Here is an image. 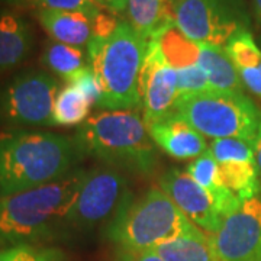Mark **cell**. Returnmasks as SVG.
<instances>
[{
    "label": "cell",
    "instance_id": "cell-8",
    "mask_svg": "<svg viewBox=\"0 0 261 261\" xmlns=\"http://www.w3.org/2000/svg\"><path fill=\"white\" fill-rule=\"evenodd\" d=\"M58 83L44 71L31 70L16 75L0 89V123L51 126Z\"/></svg>",
    "mask_w": 261,
    "mask_h": 261
},
{
    "label": "cell",
    "instance_id": "cell-34",
    "mask_svg": "<svg viewBox=\"0 0 261 261\" xmlns=\"http://www.w3.org/2000/svg\"><path fill=\"white\" fill-rule=\"evenodd\" d=\"M0 2H5L8 5H20L23 2H28V0H0Z\"/></svg>",
    "mask_w": 261,
    "mask_h": 261
},
{
    "label": "cell",
    "instance_id": "cell-17",
    "mask_svg": "<svg viewBox=\"0 0 261 261\" xmlns=\"http://www.w3.org/2000/svg\"><path fill=\"white\" fill-rule=\"evenodd\" d=\"M37 16L41 27L57 42L80 48L93 38V22L83 13L39 9Z\"/></svg>",
    "mask_w": 261,
    "mask_h": 261
},
{
    "label": "cell",
    "instance_id": "cell-9",
    "mask_svg": "<svg viewBox=\"0 0 261 261\" xmlns=\"http://www.w3.org/2000/svg\"><path fill=\"white\" fill-rule=\"evenodd\" d=\"M132 199L126 178L112 167L86 171L73 207L67 218V228L90 229L112 221Z\"/></svg>",
    "mask_w": 261,
    "mask_h": 261
},
{
    "label": "cell",
    "instance_id": "cell-24",
    "mask_svg": "<svg viewBox=\"0 0 261 261\" xmlns=\"http://www.w3.org/2000/svg\"><path fill=\"white\" fill-rule=\"evenodd\" d=\"M41 61L48 70L63 77L65 82H68L73 75L86 67L82 48L61 44L57 41H51L45 45Z\"/></svg>",
    "mask_w": 261,
    "mask_h": 261
},
{
    "label": "cell",
    "instance_id": "cell-2",
    "mask_svg": "<svg viewBox=\"0 0 261 261\" xmlns=\"http://www.w3.org/2000/svg\"><path fill=\"white\" fill-rule=\"evenodd\" d=\"M74 140L44 130L0 134V195L44 186L64 177L79 160Z\"/></svg>",
    "mask_w": 261,
    "mask_h": 261
},
{
    "label": "cell",
    "instance_id": "cell-14",
    "mask_svg": "<svg viewBox=\"0 0 261 261\" xmlns=\"http://www.w3.org/2000/svg\"><path fill=\"white\" fill-rule=\"evenodd\" d=\"M148 132L155 147L173 159H197L209 148L202 134L176 116L154 123Z\"/></svg>",
    "mask_w": 261,
    "mask_h": 261
},
{
    "label": "cell",
    "instance_id": "cell-7",
    "mask_svg": "<svg viewBox=\"0 0 261 261\" xmlns=\"http://www.w3.org/2000/svg\"><path fill=\"white\" fill-rule=\"evenodd\" d=\"M174 18L192 41L221 48L235 34L250 29L245 0H176Z\"/></svg>",
    "mask_w": 261,
    "mask_h": 261
},
{
    "label": "cell",
    "instance_id": "cell-4",
    "mask_svg": "<svg viewBox=\"0 0 261 261\" xmlns=\"http://www.w3.org/2000/svg\"><path fill=\"white\" fill-rule=\"evenodd\" d=\"M147 44L128 22H121L108 38L90 39L87 57L102 93L99 109L140 112V79Z\"/></svg>",
    "mask_w": 261,
    "mask_h": 261
},
{
    "label": "cell",
    "instance_id": "cell-23",
    "mask_svg": "<svg viewBox=\"0 0 261 261\" xmlns=\"http://www.w3.org/2000/svg\"><path fill=\"white\" fill-rule=\"evenodd\" d=\"M90 108L92 105L87 102L83 93L73 84H67L57 94L51 126L82 125L89 118Z\"/></svg>",
    "mask_w": 261,
    "mask_h": 261
},
{
    "label": "cell",
    "instance_id": "cell-25",
    "mask_svg": "<svg viewBox=\"0 0 261 261\" xmlns=\"http://www.w3.org/2000/svg\"><path fill=\"white\" fill-rule=\"evenodd\" d=\"M0 261H65V255L54 247L20 244L2 248Z\"/></svg>",
    "mask_w": 261,
    "mask_h": 261
},
{
    "label": "cell",
    "instance_id": "cell-28",
    "mask_svg": "<svg viewBox=\"0 0 261 261\" xmlns=\"http://www.w3.org/2000/svg\"><path fill=\"white\" fill-rule=\"evenodd\" d=\"M67 84H73L75 86L83 96L87 99V102L93 106H97V103L100 100V87L97 83V79L94 75L93 70L90 68V65H86L83 70H80L77 74H74Z\"/></svg>",
    "mask_w": 261,
    "mask_h": 261
},
{
    "label": "cell",
    "instance_id": "cell-13",
    "mask_svg": "<svg viewBox=\"0 0 261 261\" xmlns=\"http://www.w3.org/2000/svg\"><path fill=\"white\" fill-rule=\"evenodd\" d=\"M159 187L176 203L193 224L206 235L214 233L222 221L212 197L185 170L171 168L160 178Z\"/></svg>",
    "mask_w": 261,
    "mask_h": 261
},
{
    "label": "cell",
    "instance_id": "cell-22",
    "mask_svg": "<svg viewBox=\"0 0 261 261\" xmlns=\"http://www.w3.org/2000/svg\"><path fill=\"white\" fill-rule=\"evenodd\" d=\"M163 56L176 71L199 64L200 44L185 35L177 25L167 28L157 39Z\"/></svg>",
    "mask_w": 261,
    "mask_h": 261
},
{
    "label": "cell",
    "instance_id": "cell-31",
    "mask_svg": "<svg viewBox=\"0 0 261 261\" xmlns=\"http://www.w3.org/2000/svg\"><path fill=\"white\" fill-rule=\"evenodd\" d=\"M103 9H109L112 12H122L126 8V0H96Z\"/></svg>",
    "mask_w": 261,
    "mask_h": 261
},
{
    "label": "cell",
    "instance_id": "cell-27",
    "mask_svg": "<svg viewBox=\"0 0 261 261\" xmlns=\"http://www.w3.org/2000/svg\"><path fill=\"white\" fill-rule=\"evenodd\" d=\"M177 79L178 97L214 90L211 83H209V80H207V75L203 71V68L200 67V64L177 71Z\"/></svg>",
    "mask_w": 261,
    "mask_h": 261
},
{
    "label": "cell",
    "instance_id": "cell-30",
    "mask_svg": "<svg viewBox=\"0 0 261 261\" xmlns=\"http://www.w3.org/2000/svg\"><path fill=\"white\" fill-rule=\"evenodd\" d=\"M128 255H129V261H166L154 251L135 252V254H128Z\"/></svg>",
    "mask_w": 261,
    "mask_h": 261
},
{
    "label": "cell",
    "instance_id": "cell-12",
    "mask_svg": "<svg viewBox=\"0 0 261 261\" xmlns=\"http://www.w3.org/2000/svg\"><path fill=\"white\" fill-rule=\"evenodd\" d=\"M207 151L218 164L221 180L241 202L260 192L258 168L252 144L241 140H214Z\"/></svg>",
    "mask_w": 261,
    "mask_h": 261
},
{
    "label": "cell",
    "instance_id": "cell-18",
    "mask_svg": "<svg viewBox=\"0 0 261 261\" xmlns=\"http://www.w3.org/2000/svg\"><path fill=\"white\" fill-rule=\"evenodd\" d=\"M224 49L244 87L261 99V47L255 42L250 29L235 34Z\"/></svg>",
    "mask_w": 261,
    "mask_h": 261
},
{
    "label": "cell",
    "instance_id": "cell-35",
    "mask_svg": "<svg viewBox=\"0 0 261 261\" xmlns=\"http://www.w3.org/2000/svg\"><path fill=\"white\" fill-rule=\"evenodd\" d=\"M260 47H261V37H260Z\"/></svg>",
    "mask_w": 261,
    "mask_h": 261
},
{
    "label": "cell",
    "instance_id": "cell-5",
    "mask_svg": "<svg viewBox=\"0 0 261 261\" xmlns=\"http://www.w3.org/2000/svg\"><path fill=\"white\" fill-rule=\"evenodd\" d=\"M200 232L160 187L130 199L111 221L108 237L128 254L151 251L161 244Z\"/></svg>",
    "mask_w": 261,
    "mask_h": 261
},
{
    "label": "cell",
    "instance_id": "cell-11",
    "mask_svg": "<svg viewBox=\"0 0 261 261\" xmlns=\"http://www.w3.org/2000/svg\"><path fill=\"white\" fill-rule=\"evenodd\" d=\"M141 112L148 129L174 115L178 99L177 71L168 64L157 41H149L141 70Z\"/></svg>",
    "mask_w": 261,
    "mask_h": 261
},
{
    "label": "cell",
    "instance_id": "cell-33",
    "mask_svg": "<svg viewBox=\"0 0 261 261\" xmlns=\"http://www.w3.org/2000/svg\"><path fill=\"white\" fill-rule=\"evenodd\" d=\"M254 10H255V16L261 23V0H254Z\"/></svg>",
    "mask_w": 261,
    "mask_h": 261
},
{
    "label": "cell",
    "instance_id": "cell-19",
    "mask_svg": "<svg viewBox=\"0 0 261 261\" xmlns=\"http://www.w3.org/2000/svg\"><path fill=\"white\" fill-rule=\"evenodd\" d=\"M187 174L195 180L202 189H205L207 195L212 197L214 205L218 214L222 218L231 214L237 207L243 203L232 192L225 186L221 180L218 164L211 155L209 151H206L203 155L195 159L186 167Z\"/></svg>",
    "mask_w": 261,
    "mask_h": 261
},
{
    "label": "cell",
    "instance_id": "cell-3",
    "mask_svg": "<svg viewBox=\"0 0 261 261\" xmlns=\"http://www.w3.org/2000/svg\"><path fill=\"white\" fill-rule=\"evenodd\" d=\"M74 144L87 154L134 173L148 174L157 166V147L138 111H102L79 125Z\"/></svg>",
    "mask_w": 261,
    "mask_h": 261
},
{
    "label": "cell",
    "instance_id": "cell-15",
    "mask_svg": "<svg viewBox=\"0 0 261 261\" xmlns=\"http://www.w3.org/2000/svg\"><path fill=\"white\" fill-rule=\"evenodd\" d=\"M34 47L31 25L19 15L0 13V74L16 68Z\"/></svg>",
    "mask_w": 261,
    "mask_h": 261
},
{
    "label": "cell",
    "instance_id": "cell-26",
    "mask_svg": "<svg viewBox=\"0 0 261 261\" xmlns=\"http://www.w3.org/2000/svg\"><path fill=\"white\" fill-rule=\"evenodd\" d=\"M32 2L41 9L61 10V12H75L83 13L87 18L93 19L102 13V6L96 0H28Z\"/></svg>",
    "mask_w": 261,
    "mask_h": 261
},
{
    "label": "cell",
    "instance_id": "cell-29",
    "mask_svg": "<svg viewBox=\"0 0 261 261\" xmlns=\"http://www.w3.org/2000/svg\"><path fill=\"white\" fill-rule=\"evenodd\" d=\"M119 20L109 15V13H100L99 16L93 19V37L97 38H108L112 35L119 27Z\"/></svg>",
    "mask_w": 261,
    "mask_h": 261
},
{
    "label": "cell",
    "instance_id": "cell-21",
    "mask_svg": "<svg viewBox=\"0 0 261 261\" xmlns=\"http://www.w3.org/2000/svg\"><path fill=\"white\" fill-rule=\"evenodd\" d=\"M151 251L166 261H219L209 237L202 231L167 241Z\"/></svg>",
    "mask_w": 261,
    "mask_h": 261
},
{
    "label": "cell",
    "instance_id": "cell-20",
    "mask_svg": "<svg viewBox=\"0 0 261 261\" xmlns=\"http://www.w3.org/2000/svg\"><path fill=\"white\" fill-rule=\"evenodd\" d=\"M199 64L207 75L214 90L226 93H244V84L232 61L224 48L211 44H200Z\"/></svg>",
    "mask_w": 261,
    "mask_h": 261
},
{
    "label": "cell",
    "instance_id": "cell-32",
    "mask_svg": "<svg viewBox=\"0 0 261 261\" xmlns=\"http://www.w3.org/2000/svg\"><path fill=\"white\" fill-rule=\"evenodd\" d=\"M252 148H254V157H255V163H257V168H258V174L261 176V132L258 138L254 142Z\"/></svg>",
    "mask_w": 261,
    "mask_h": 261
},
{
    "label": "cell",
    "instance_id": "cell-1",
    "mask_svg": "<svg viewBox=\"0 0 261 261\" xmlns=\"http://www.w3.org/2000/svg\"><path fill=\"white\" fill-rule=\"evenodd\" d=\"M84 174L77 168L44 186L0 195V244H35L67 228Z\"/></svg>",
    "mask_w": 261,
    "mask_h": 261
},
{
    "label": "cell",
    "instance_id": "cell-16",
    "mask_svg": "<svg viewBox=\"0 0 261 261\" xmlns=\"http://www.w3.org/2000/svg\"><path fill=\"white\" fill-rule=\"evenodd\" d=\"M174 3L176 0H126L129 25L147 42L154 41L176 25Z\"/></svg>",
    "mask_w": 261,
    "mask_h": 261
},
{
    "label": "cell",
    "instance_id": "cell-10",
    "mask_svg": "<svg viewBox=\"0 0 261 261\" xmlns=\"http://www.w3.org/2000/svg\"><path fill=\"white\" fill-rule=\"evenodd\" d=\"M219 261H261V199L244 200L207 235Z\"/></svg>",
    "mask_w": 261,
    "mask_h": 261
},
{
    "label": "cell",
    "instance_id": "cell-6",
    "mask_svg": "<svg viewBox=\"0 0 261 261\" xmlns=\"http://www.w3.org/2000/svg\"><path fill=\"white\" fill-rule=\"evenodd\" d=\"M173 116L212 140L233 138L254 145L261 132V109L245 93L209 90L181 96Z\"/></svg>",
    "mask_w": 261,
    "mask_h": 261
}]
</instances>
